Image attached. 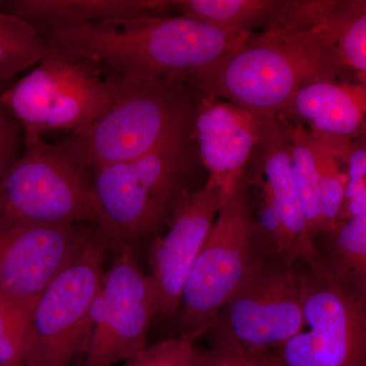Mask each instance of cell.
Returning a JSON list of instances; mask_svg holds the SVG:
<instances>
[{
  "mask_svg": "<svg viewBox=\"0 0 366 366\" xmlns=\"http://www.w3.org/2000/svg\"><path fill=\"white\" fill-rule=\"evenodd\" d=\"M40 33L51 49L143 81L194 71L234 51L255 34L224 30L184 16L72 24Z\"/></svg>",
  "mask_w": 366,
  "mask_h": 366,
  "instance_id": "6da1fadb",
  "label": "cell"
},
{
  "mask_svg": "<svg viewBox=\"0 0 366 366\" xmlns=\"http://www.w3.org/2000/svg\"><path fill=\"white\" fill-rule=\"evenodd\" d=\"M346 74L320 26L308 32L254 34L234 51L173 79L257 117H277L303 86Z\"/></svg>",
  "mask_w": 366,
  "mask_h": 366,
  "instance_id": "7a4b0ae2",
  "label": "cell"
},
{
  "mask_svg": "<svg viewBox=\"0 0 366 366\" xmlns=\"http://www.w3.org/2000/svg\"><path fill=\"white\" fill-rule=\"evenodd\" d=\"M93 168L67 139L25 134L20 158L0 182V226L90 224L100 212Z\"/></svg>",
  "mask_w": 366,
  "mask_h": 366,
  "instance_id": "3957f363",
  "label": "cell"
},
{
  "mask_svg": "<svg viewBox=\"0 0 366 366\" xmlns=\"http://www.w3.org/2000/svg\"><path fill=\"white\" fill-rule=\"evenodd\" d=\"M192 132L182 134L132 162L96 168L93 189L100 229L112 250L134 249L169 223L192 160Z\"/></svg>",
  "mask_w": 366,
  "mask_h": 366,
  "instance_id": "277c9868",
  "label": "cell"
},
{
  "mask_svg": "<svg viewBox=\"0 0 366 366\" xmlns=\"http://www.w3.org/2000/svg\"><path fill=\"white\" fill-rule=\"evenodd\" d=\"M127 83L99 62L50 48L32 71L0 90V104L20 122L25 134L71 132L109 112Z\"/></svg>",
  "mask_w": 366,
  "mask_h": 366,
  "instance_id": "5b68a950",
  "label": "cell"
},
{
  "mask_svg": "<svg viewBox=\"0 0 366 366\" xmlns=\"http://www.w3.org/2000/svg\"><path fill=\"white\" fill-rule=\"evenodd\" d=\"M199 97L174 79H127L122 97L109 112L66 137L93 170L132 162L192 132Z\"/></svg>",
  "mask_w": 366,
  "mask_h": 366,
  "instance_id": "8992f818",
  "label": "cell"
},
{
  "mask_svg": "<svg viewBox=\"0 0 366 366\" xmlns=\"http://www.w3.org/2000/svg\"><path fill=\"white\" fill-rule=\"evenodd\" d=\"M264 254L244 177L221 207L187 274L175 315L178 337L194 342L211 331L218 315Z\"/></svg>",
  "mask_w": 366,
  "mask_h": 366,
  "instance_id": "52a82bcc",
  "label": "cell"
},
{
  "mask_svg": "<svg viewBox=\"0 0 366 366\" xmlns=\"http://www.w3.org/2000/svg\"><path fill=\"white\" fill-rule=\"evenodd\" d=\"M305 327L277 351L284 366H366V290L324 259L298 262Z\"/></svg>",
  "mask_w": 366,
  "mask_h": 366,
  "instance_id": "ba28073f",
  "label": "cell"
},
{
  "mask_svg": "<svg viewBox=\"0 0 366 366\" xmlns=\"http://www.w3.org/2000/svg\"><path fill=\"white\" fill-rule=\"evenodd\" d=\"M112 244L96 229L78 254L34 305L26 325L24 366H71L90 340L91 308Z\"/></svg>",
  "mask_w": 366,
  "mask_h": 366,
  "instance_id": "9c48e42d",
  "label": "cell"
},
{
  "mask_svg": "<svg viewBox=\"0 0 366 366\" xmlns=\"http://www.w3.org/2000/svg\"><path fill=\"white\" fill-rule=\"evenodd\" d=\"M305 327L297 264L264 254L212 330L217 343L249 360L276 353Z\"/></svg>",
  "mask_w": 366,
  "mask_h": 366,
  "instance_id": "30bf717a",
  "label": "cell"
},
{
  "mask_svg": "<svg viewBox=\"0 0 366 366\" xmlns=\"http://www.w3.org/2000/svg\"><path fill=\"white\" fill-rule=\"evenodd\" d=\"M159 317L157 291L137 266L134 249L115 250L91 308L90 340L83 366H113L134 360L147 348L152 320Z\"/></svg>",
  "mask_w": 366,
  "mask_h": 366,
  "instance_id": "8fae6325",
  "label": "cell"
},
{
  "mask_svg": "<svg viewBox=\"0 0 366 366\" xmlns=\"http://www.w3.org/2000/svg\"><path fill=\"white\" fill-rule=\"evenodd\" d=\"M96 229L83 223L0 226V301L31 312Z\"/></svg>",
  "mask_w": 366,
  "mask_h": 366,
  "instance_id": "7c38bea8",
  "label": "cell"
},
{
  "mask_svg": "<svg viewBox=\"0 0 366 366\" xmlns=\"http://www.w3.org/2000/svg\"><path fill=\"white\" fill-rule=\"evenodd\" d=\"M223 206L220 187L211 180L183 194L166 234L152 247L150 274L157 291L159 317L177 315L183 286Z\"/></svg>",
  "mask_w": 366,
  "mask_h": 366,
  "instance_id": "4fadbf2b",
  "label": "cell"
},
{
  "mask_svg": "<svg viewBox=\"0 0 366 366\" xmlns=\"http://www.w3.org/2000/svg\"><path fill=\"white\" fill-rule=\"evenodd\" d=\"M192 139L208 179L220 187L224 204L244 178L257 143V117L221 99L199 95Z\"/></svg>",
  "mask_w": 366,
  "mask_h": 366,
  "instance_id": "5bb4252c",
  "label": "cell"
},
{
  "mask_svg": "<svg viewBox=\"0 0 366 366\" xmlns=\"http://www.w3.org/2000/svg\"><path fill=\"white\" fill-rule=\"evenodd\" d=\"M279 115L307 125L315 139L345 160L353 137L366 134V90L353 81H317L300 89Z\"/></svg>",
  "mask_w": 366,
  "mask_h": 366,
  "instance_id": "9a60e30c",
  "label": "cell"
},
{
  "mask_svg": "<svg viewBox=\"0 0 366 366\" xmlns=\"http://www.w3.org/2000/svg\"><path fill=\"white\" fill-rule=\"evenodd\" d=\"M292 124L282 117H257V143L250 164L268 183L278 207L296 264L317 261L322 254L308 232L291 165Z\"/></svg>",
  "mask_w": 366,
  "mask_h": 366,
  "instance_id": "2e32d148",
  "label": "cell"
},
{
  "mask_svg": "<svg viewBox=\"0 0 366 366\" xmlns=\"http://www.w3.org/2000/svg\"><path fill=\"white\" fill-rule=\"evenodd\" d=\"M0 9L39 32L72 24L174 16L172 0H0Z\"/></svg>",
  "mask_w": 366,
  "mask_h": 366,
  "instance_id": "e0dca14e",
  "label": "cell"
},
{
  "mask_svg": "<svg viewBox=\"0 0 366 366\" xmlns=\"http://www.w3.org/2000/svg\"><path fill=\"white\" fill-rule=\"evenodd\" d=\"M320 29L353 83L366 90V0H337Z\"/></svg>",
  "mask_w": 366,
  "mask_h": 366,
  "instance_id": "ac0fdd59",
  "label": "cell"
},
{
  "mask_svg": "<svg viewBox=\"0 0 366 366\" xmlns=\"http://www.w3.org/2000/svg\"><path fill=\"white\" fill-rule=\"evenodd\" d=\"M279 0H172L173 14L228 31L262 32L268 26Z\"/></svg>",
  "mask_w": 366,
  "mask_h": 366,
  "instance_id": "d6986e66",
  "label": "cell"
},
{
  "mask_svg": "<svg viewBox=\"0 0 366 366\" xmlns=\"http://www.w3.org/2000/svg\"><path fill=\"white\" fill-rule=\"evenodd\" d=\"M49 51L37 29L0 9V90L21 71L37 66Z\"/></svg>",
  "mask_w": 366,
  "mask_h": 366,
  "instance_id": "ffe728a7",
  "label": "cell"
},
{
  "mask_svg": "<svg viewBox=\"0 0 366 366\" xmlns=\"http://www.w3.org/2000/svg\"><path fill=\"white\" fill-rule=\"evenodd\" d=\"M291 165L308 232L315 236L324 233L320 213L319 171L315 153L314 137L305 127L292 124Z\"/></svg>",
  "mask_w": 366,
  "mask_h": 366,
  "instance_id": "44dd1931",
  "label": "cell"
},
{
  "mask_svg": "<svg viewBox=\"0 0 366 366\" xmlns=\"http://www.w3.org/2000/svg\"><path fill=\"white\" fill-rule=\"evenodd\" d=\"M314 142L319 171L320 213L325 233L338 223L339 216L346 199L348 177L347 173L342 171V159L331 149L315 139V137Z\"/></svg>",
  "mask_w": 366,
  "mask_h": 366,
  "instance_id": "7402d4cb",
  "label": "cell"
},
{
  "mask_svg": "<svg viewBox=\"0 0 366 366\" xmlns=\"http://www.w3.org/2000/svg\"><path fill=\"white\" fill-rule=\"evenodd\" d=\"M330 235L327 266L340 276H348L366 259V214L336 224L325 232Z\"/></svg>",
  "mask_w": 366,
  "mask_h": 366,
  "instance_id": "603a6c76",
  "label": "cell"
},
{
  "mask_svg": "<svg viewBox=\"0 0 366 366\" xmlns=\"http://www.w3.org/2000/svg\"><path fill=\"white\" fill-rule=\"evenodd\" d=\"M337 0H279L266 31L308 32L329 18Z\"/></svg>",
  "mask_w": 366,
  "mask_h": 366,
  "instance_id": "cb8c5ba5",
  "label": "cell"
},
{
  "mask_svg": "<svg viewBox=\"0 0 366 366\" xmlns=\"http://www.w3.org/2000/svg\"><path fill=\"white\" fill-rule=\"evenodd\" d=\"M30 312L0 301V366H24Z\"/></svg>",
  "mask_w": 366,
  "mask_h": 366,
  "instance_id": "d4e9b609",
  "label": "cell"
},
{
  "mask_svg": "<svg viewBox=\"0 0 366 366\" xmlns=\"http://www.w3.org/2000/svg\"><path fill=\"white\" fill-rule=\"evenodd\" d=\"M194 347V342L187 339L171 338L158 342L127 361L124 366H182Z\"/></svg>",
  "mask_w": 366,
  "mask_h": 366,
  "instance_id": "484cf974",
  "label": "cell"
},
{
  "mask_svg": "<svg viewBox=\"0 0 366 366\" xmlns=\"http://www.w3.org/2000/svg\"><path fill=\"white\" fill-rule=\"evenodd\" d=\"M24 143L25 134L20 122L0 104V182L20 158Z\"/></svg>",
  "mask_w": 366,
  "mask_h": 366,
  "instance_id": "4316f807",
  "label": "cell"
},
{
  "mask_svg": "<svg viewBox=\"0 0 366 366\" xmlns=\"http://www.w3.org/2000/svg\"><path fill=\"white\" fill-rule=\"evenodd\" d=\"M245 360L230 347L215 342L209 350L194 346L182 366H242Z\"/></svg>",
  "mask_w": 366,
  "mask_h": 366,
  "instance_id": "83f0119b",
  "label": "cell"
},
{
  "mask_svg": "<svg viewBox=\"0 0 366 366\" xmlns=\"http://www.w3.org/2000/svg\"><path fill=\"white\" fill-rule=\"evenodd\" d=\"M345 163L348 166L347 199L366 189V147L354 146L352 144Z\"/></svg>",
  "mask_w": 366,
  "mask_h": 366,
  "instance_id": "f1b7e54d",
  "label": "cell"
},
{
  "mask_svg": "<svg viewBox=\"0 0 366 366\" xmlns=\"http://www.w3.org/2000/svg\"><path fill=\"white\" fill-rule=\"evenodd\" d=\"M365 214H366V189L360 190L352 197H347L339 216L338 223L344 222L353 217L365 215Z\"/></svg>",
  "mask_w": 366,
  "mask_h": 366,
  "instance_id": "f546056e",
  "label": "cell"
},
{
  "mask_svg": "<svg viewBox=\"0 0 366 366\" xmlns=\"http://www.w3.org/2000/svg\"><path fill=\"white\" fill-rule=\"evenodd\" d=\"M242 366H284L277 353L264 354L245 360Z\"/></svg>",
  "mask_w": 366,
  "mask_h": 366,
  "instance_id": "4dcf8cb0",
  "label": "cell"
},
{
  "mask_svg": "<svg viewBox=\"0 0 366 366\" xmlns=\"http://www.w3.org/2000/svg\"><path fill=\"white\" fill-rule=\"evenodd\" d=\"M339 276H340V274H339ZM343 278L352 282L355 285L360 286V287L365 289L366 290V259L357 269H354L352 273L349 274L348 276L343 277Z\"/></svg>",
  "mask_w": 366,
  "mask_h": 366,
  "instance_id": "1f68e13d",
  "label": "cell"
}]
</instances>
